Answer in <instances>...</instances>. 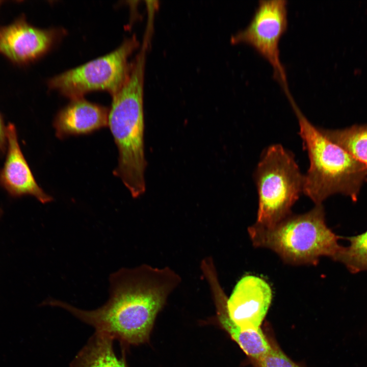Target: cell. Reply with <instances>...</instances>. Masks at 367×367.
Masks as SVG:
<instances>
[{"instance_id":"7a4b0ae2","label":"cell","mask_w":367,"mask_h":367,"mask_svg":"<svg viewBox=\"0 0 367 367\" xmlns=\"http://www.w3.org/2000/svg\"><path fill=\"white\" fill-rule=\"evenodd\" d=\"M145 48L131 65L129 75L112 96L108 126L118 150V166L113 171L134 198L145 191L143 84Z\"/></svg>"},{"instance_id":"5b68a950","label":"cell","mask_w":367,"mask_h":367,"mask_svg":"<svg viewBox=\"0 0 367 367\" xmlns=\"http://www.w3.org/2000/svg\"><path fill=\"white\" fill-rule=\"evenodd\" d=\"M254 175L258 196L255 223L271 227L292 214L303 192L304 176L294 154L277 144L263 151Z\"/></svg>"},{"instance_id":"9a60e30c","label":"cell","mask_w":367,"mask_h":367,"mask_svg":"<svg viewBox=\"0 0 367 367\" xmlns=\"http://www.w3.org/2000/svg\"><path fill=\"white\" fill-rule=\"evenodd\" d=\"M347 239L350 244L343 247L336 261L343 263L352 273L367 270V230Z\"/></svg>"},{"instance_id":"2e32d148","label":"cell","mask_w":367,"mask_h":367,"mask_svg":"<svg viewBox=\"0 0 367 367\" xmlns=\"http://www.w3.org/2000/svg\"><path fill=\"white\" fill-rule=\"evenodd\" d=\"M254 363L257 367H302L280 349L273 346L267 355Z\"/></svg>"},{"instance_id":"ac0fdd59","label":"cell","mask_w":367,"mask_h":367,"mask_svg":"<svg viewBox=\"0 0 367 367\" xmlns=\"http://www.w3.org/2000/svg\"><path fill=\"white\" fill-rule=\"evenodd\" d=\"M2 214H3V212H2V211L1 210V209L0 208V219H1V217H2Z\"/></svg>"},{"instance_id":"d6986e66","label":"cell","mask_w":367,"mask_h":367,"mask_svg":"<svg viewBox=\"0 0 367 367\" xmlns=\"http://www.w3.org/2000/svg\"><path fill=\"white\" fill-rule=\"evenodd\" d=\"M1 1H0V5H1Z\"/></svg>"},{"instance_id":"ba28073f","label":"cell","mask_w":367,"mask_h":367,"mask_svg":"<svg viewBox=\"0 0 367 367\" xmlns=\"http://www.w3.org/2000/svg\"><path fill=\"white\" fill-rule=\"evenodd\" d=\"M272 299L271 286L264 279L254 275L244 276L227 299L228 316L242 329H261Z\"/></svg>"},{"instance_id":"52a82bcc","label":"cell","mask_w":367,"mask_h":367,"mask_svg":"<svg viewBox=\"0 0 367 367\" xmlns=\"http://www.w3.org/2000/svg\"><path fill=\"white\" fill-rule=\"evenodd\" d=\"M287 26L286 0H260L249 24L231 38L232 43L252 46L266 58L284 90L289 89L284 68L279 59V42Z\"/></svg>"},{"instance_id":"277c9868","label":"cell","mask_w":367,"mask_h":367,"mask_svg":"<svg viewBox=\"0 0 367 367\" xmlns=\"http://www.w3.org/2000/svg\"><path fill=\"white\" fill-rule=\"evenodd\" d=\"M248 230L254 246L269 249L293 265H316L322 256L336 261L343 248L326 225L322 204L303 214H291L271 227L255 223Z\"/></svg>"},{"instance_id":"8fae6325","label":"cell","mask_w":367,"mask_h":367,"mask_svg":"<svg viewBox=\"0 0 367 367\" xmlns=\"http://www.w3.org/2000/svg\"><path fill=\"white\" fill-rule=\"evenodd\" d=\"M109 113L107 108L83 97L72 99L55 118L56 136L61 139L71 135L90 134L107 126Z\"/></svg>"},{"instance_id":"7c38bea8","label":"cell","mask_w":367,"mask_h":367,"mask_svg":"<svg viewBox=\"0 0 367 367\" xmlns=\"http://www.w3.org/2000/svg\"><path fill=\"white\" fill-rule=\"evenodd\" d=\"M206 278L213 291L217 318L221 326L253 362L262 358L270 352L272 346L261 329L246 330L235 324L228 316L227 297L220 285L216 273H209Z\"/></svg>"},{"instance_id":"e0dca14e","label":"cell","mask_w":367,"mask_h":367,"mask_svg":"<svg viewBox=\"0 0 367 367\" xmlns=\"http://www.w3.org/2000/svg\"><path fill=\"white\" fill-rule=\"evenodd\" d=\"M7 146L6 127L4 125L0 115V150L3 151Z\"/></svg>"},{"instance_id":"30bf717a","label":"cell","mask_w":367,"mask_h":367,"mask_svg":"<svg viewBox=\"0 0 367 367\" xmlns=\"http://www.w3.org/2000/svg\"><path fill=\"white\" fill-rule=\"evenodd\" d=\"M7 155L0 171V184L12 196L29 195L42 203L53 200L39 186L23 156L17 131L11 123L6 127Z\"/></svg>"},{"instance_id":"9c48e42d","label":"cell","mask_w":367,"mask_h":367,"mask_svg":"<svg viewBox=\"0 0 367 367\" xmlns=\"http://www.w3.org/2000/svg\"><path fill=\"white\" fill-rule=\"evenodd\" d=\"M56 37L54 30L38 29L18 20L0 30V53L15 62L31 61L46 53Z\"/></svg>"},{"instance_id":"8992f818","label":"cell","mask_w":367,"mask_h":367,"mask_svg":"<svg viewBox=\"0 0 367 367\" xmlns=\"http://www.w3.org/2000/svg\"><path fill=\"white\" fill-rule=\"evenodd\" d=\"M138 45L135 36L128 38L111 53L54 76L49 87L71 100L96 90L113 96L127 80L131 68L128 59Z\"/></svg>"},{"instance_id":"5bb4252c","label":"cell","mask_w":367,"mask_h":367,"mask_svg":"<svg viewBox=\"0 0 367 367\" xmlns=\"http://www.w3.org/2000/svg\"><path fill=\"white\" fill-rule=\"evenodd\" d=\"M320 132L367 167V124H354L342 129H324Z\"/></svg>"},{"instance_id":"4fadbf2b","label":"cell","mask_w":367,"mask_h":367,"mask_svg":"<svg viewBox=\"0 0 367 367\" xmlns=\"http://www.w3.org/2000/svg\"><path fill=\"white\" fill-rule=\"evenodd\" d=\"M113 340L108 334L95 331L75 356L70 367H127L124 359L115 354Z\"/></svg>"},{"instance_id":"6da1fadb","label":"cell","mask_w":367,"mask_h":367,"mask_svg":"<svg viewBox=\"0 0 367 367\" xmlns=\"http://www.w3.org/2000/svg\"><path fill=\"white\" fill-rule=\"evenodd\" d=\"M181 278L168 267L144 264L111 274L110 297L97 309L85 310L54 299L45 305L63 308L121 343L138 345L149 339L156 317Z\"/></svg>"},{"instance_id":"3957f363","label":"cell","mask_w":367,"mask_h":367,"mask_svg":"<svg viewBox=\"0 0 367 367\" xmlns=\"http://www.w3.org/2000/svg\"><path fill=\"white\" fill-rule=\"evenodd\" d=\"M298 120L299 135L307 151L309 167L304 176L303 192L317 204L330 196L340 194L357 200L367 182V167L327 139L290 99Z\"/></svg>"}]
</instances>
